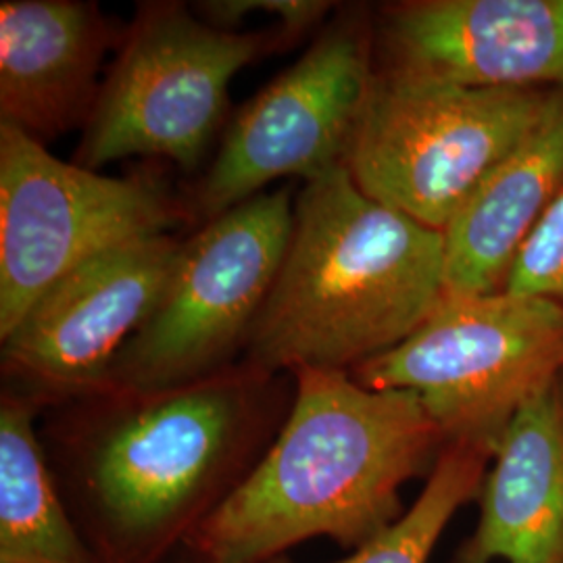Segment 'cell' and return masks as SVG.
<instances>
[{"label":"cell","mask_w":563,"mask_h":563,"mask_svg":"<svg viewBox=\"0 0 563 563\" xmlns=\"http://www.w3.org/2000/svg\"><path fill=\"white\" fill-rule=\"evenodd\" d=\"M504 290L563 307V190L523 242Z\"/></svg>","instance_id":"17"},{"label":"cell","mask_w":563,"mask_h":563,"mask_svg":"<svg viewBox=\"0 0 563 563\" xmlns=\"http://www.w3.org/2000/svg\"><path fill=\"white\" fill-rule=\"evenodd\" d=\"M449 563H563V374L507 426Z\"/></svg>","instance_id":"13"},{"label":"cell","mask_w":563,"mask_h":563,"mask_svg":"<svg viewBox=\"0 0 563 563\" xmlns=\"http://www.w3.org/2000/svg\"><path fill=\"white\" fill-rule=\"evenodd\" d=\"M159 563H211L207 562L202 555H199L192 547L181 544L180 549H176L172 555H167L165 560Z\"/></svg>","instance_id":"19"},{"label":"cell","mask_w":563,"mask_h":563,"mask_svg":"<svg viewBox=\"0 0 563 563\" xmlns=\"http://www.w3.org/2000/svg\"><path fill=\"white\" fill-rule=\"evenodd\" d=\"M292 399V374L241 362L169 388L102 386L44 411L38 432L99 563H159L239 490Z\"/></svg>","instance_id":"1"},{"label":"cell","mask_w":563,"mask_h":563,"mask_svg":"<svg viewBox=\"0 0 563 563\" xmlns=\"http://www.w3.org/2000/svg\"><path fill=\"white\" fill-rule=\"evenodd\" d=\"M290 46L282 25L228 32L188 2H141L123 27L74 163L99 172L128 157H163L195 172L225 130L230 81Z\"/></svg>","instance_id":"4"},{"label":"cell","mask_w":563,"mask_h":563,"mask_svg":"<svg viewBox=\"0 0 563 563\" xmlns=\"http://www.w3.org/2000/svg\"><path fill=\"white\" fill-rule=\"evenodd\" d=\"M374 80V20L363 7H339L301 59L228 120L213 162L181 195L190 223L220 218L272 181L344 165Z\"/></svg>","instance_id":"8"},{"label":"cell","mask_w":563,"mask_h":563,"mask_svg":"<svg viewBox=\"0 0 563 563\" xmlns=\"http://www.w3.org/2000/svg\"><path fill=\"white\" fill-rule=\"evenodd\" d=\"M376 71L465 88H563V0H405L374 20Z\"/></svg>","instance_id":"11"},{"label":"cell","mask_w":563,"mask_h":563,"mask_svg":"<svg viewBox=\"0 0 563 563\" xmlns=\"http://www.w3.org/2000/svg\"><path fill=\"white\" fill-rule=\"evenodd\" d=\"M443 297V232L369 199L341 165L295 197L288 246L242 363L353 372L407 341Z\"/></svg>","instance_id":"3"},{"label":"cell","mask_w":563,"mask_h":563,"mask_svg":"<svg viewBox=\"0 0 563 563\" xmlns=\"http://www.w3.org/2000/svg\"><path fill=\"white\" fill-rule=\"evenodd\" d=\"M278 437L239 490L188 539L211 563H269L325 537L353 551L407 511L405 484L430 478L446 439L407 390L301 367Z\"/></svg>","instance_id":"2"},{"label":"cell","mask_w":563,"mask_h":563,"mask_svg":"<svg viewBox=\"0 0 563 563\" xmlns=\"http://www.w3.org/2000/svg\"><path fill=\"white\" fill-rule=\"evenodd\" d=\"M41 411L0 390V563H99L53 478Z\"/></svg>","instance_id":"15"},{"label":"cell","mask_w":563,"mask_h":563,"mask_svg":"<svg viewBox=\"0 0 563 563\" xmlns=\"http://www.w3.org/2000/svg\"><path fill=\"white\" fill-rule=\"evenodd\" d=\"M495 449L449 443L420 497L376 541L334 563H428L449 522L478 499ZM269 563H292L286 558Z\"/></svg>","instance_id":"16"},{"label":"cell","mask_w":563,"mask_h":563,"mask_svg":"<svg viewBox=\"0 0 563 563\" xmlns=\"http://www.w3.org/2000/svg\"><path fill=\"white\" fill-rule=\"evenodd\" d=\"M349 374L413 393L446 444L497 449L523 405L563 374V307L505 290L444 295L407 341Z\"/></svg>","instance_id":"6"},{"label":"cell","mask_w":563,"mask_h":563,"mask_svg":"<svg viewBox=\"0 0 563 563\" xmlns=\"http://www.w3.org/2000/svg\"><path fill=\"white\" fill-rule=\"evenodd\" d=\"M190 7L202 21L228 32H241L242 21L255 13L276 15L288 41L297 44L307 34H318L341 4L328 0H202Z\"/></svg>","instance_id":"18"},{"label":"cell","mask_w":563,"mask_h":563,"mask_svg":"<svg viewBox=\"0 0 563 563\" xmlns=\"http://www.w3.org/2000/svg\"><path fill=\"white\" fill-rule=\"evenodd\" d=\"M180 246L174 234L128 242L57 282L0 339L2 390L42 416L102 388L162 299Z\"/></svg>","instance_id":"10"},{"label":"cell","mask_w":563,"mask_h":563,"mask_svg":"<svg viewBox=\"0 0 563 563\" xmlns=\"http://www.w3.org/2000/svg\"><path fill=\"white\" fill-rule=\"evenodd\" d=\"M563 190V97L488 172L443 230L444 295L504 290L523 242Z\"/></svg>","instance_id":"14"},{"label":"cell","mask_w":563,"mask_h":563,"mask_svg":"<svg viewBox=\"0 0 563 563\" xmlns=\"http://www.w3.org/2000/svg\"><path fill=\"white\" fill-rule=\"evenodd\" d=\"M563 88H465L376 71L344 167L363 195L443 232Z\"/></svg>","instance_id":"5"},{"label":"cell","mask_w":563,"mask_h":563,"mask_svg":"<svg viewBox=\"0 0 563 563\" xmlns=\"http://www.w3.org/2000/svg\"><path fill=\"white\" fill-rule=\"evenodd\" d=\"M190 223L153 172L102 176L0 123V339L84 263Z\"/></svg>","instance_id":"9"},{"label":"cell","mask_w":563,"mask_h":563,"mask_svg":"<svg viewBox=\"0 0 563 563\" xmlns=\"http://www.w3.org/2000/svg\"><path fill=\"white\" fill-rule=\"evenodd\" d=\"M292 218L295 197L284 186L232 207L181 241L162 299L123 346L104 386L169 388L241 363L278 276Z\"/></svg>","instance_id":"7"},{"label":"cell","mask_w":563,"mask_h":563,"mask_svg":"<svg viewBox=\"0 0 563 563\" xmlns=\"http://www.w3.org/2000/svg\"><path fill=\"white\" fill-rule=\"evenodd\" d=\"M123 27L88 0L0 2V123L46 146L86 128Z\"/></svg>","instance_id":"12"}]
</instances>
